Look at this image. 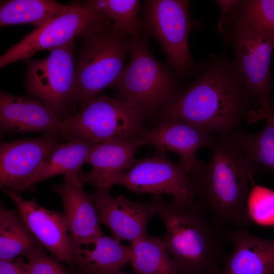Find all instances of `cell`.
<instances>
[{"instance_id":"1","label":"cell","mask_w":274,"mask_h":274,"mask_svg":"<svg viewBox=\"0 0 274 274\" xmlns=\"http://www.w3.org/2000/svg\"><path fill=\"white\" fill-rule=\"evenodd\" d=\"M256 106L232 60L222 53L210 55L198 77L160 111L161 117L178 119L211 133L233 134L245 119L265 118L266 112Z\"/></svg>"},{"instance_id":"2","label":"cell","mask_w":274,"mask_h":274,"mask_svg":"<svg viewBox=\"0 0 274 274\" xmlns=\"http://www.w3.org/2000/svg\"><path fill=\"white\" fill-rule=\"evenodd\" d=\"M235 134L214 135L210 160L199 161L189 175L197 200L217 225L247 228L252 223L247 208L252 181L262 170L243 151Z\"/></svg>"},{"instance_id":"3","label":"cell","mask_w":274,"mask_h":274,"mask_svg":"<svg viewBox=\"0 0 274 274\" xmlns=\"http://www.w3.org/2000/svg\"><path fill=\"white\" fill-rule=\"evenodd\" d=\"M151 199L164 225L162 238L179 274H220L227 230L209 218L197 200L166 201L159 195Z\"/></svg>"},{"instance_id":"4","label":"cell","mask_w":274,"mask_h":274,"mask_svg":"<svg viewBox=\"0 0 274 274\" xmlns=\"http://www.w3.org/2000/svg\"><path fill=\"white\" fill-rule=\"evenodd\" d=\"M147 37L142 33L131 38L130 60L116 84L119 98L144 119L160 111L182 90L178 77L151 53Z\"/></svg>"},{"instance_id":"5","label":"cell","mask_w":274,"mask_h":274,"mask_svg":"<svg viewBox=\"0 0 274 274\" xmlns=\"http://www.w3.org/2000/svg\"><path fill=\"white\" fill-rule=\"evenodd\" d=\"M83 40L76 67L74 96V101L80 106L116 84L131 45V37L112 24Z\"/></svg>"},{"instance_id":"6","label":"cell","mask_w":274,"mask_h":274,"mask_svg":"<svg viewBox=\"0 0 274 274\" xmlns=\"http://www.w3.org/2000/svg\"><path fill=\"white\" fill-rule=\"evenodd\" d=\"M225 43L231 46L232 62L249 93L260 109L273 111L270 61L274 49V31L233 21L218 23Z\"/></svg>"},{"instance_id":"7","label":"cell","mask_w":274,"mask_h":274,"mask_svg":"<svg viewBox=\"0 0 274 274\" xmlns=\"http://www.w3.org/2000/svg\"><path fill=\"white\" fill-rule=\"evenodd\" d=\"M144 118L119 98L98 96L80 106L78 113L61 120L58 132L66 140L92 144L142 138Z\"/></svg>"},{"instance_id":"8","label":"cell","mask_w":274,"mask_h":274,"mask_svg":"<svg viewBox=\"0 0 274 274\" xmlns=\"http://www.w3.org/2000/svg\"><path fill=\"white\" fill-rule=\"evenodd\" d=\"M111 24L109 19L81 2L69 5L61 13L41 27L33 29L1 55L0 68L17 61H27L38 51H50L74 40L77 36L83 39Z\"/></svg>"},{"instance_id":"9","label":"cell","mask_w":274,"mask_h":274,"mask_svg":"<svg viewBox=\"0 0 274 274\" xmlns=\"http://www.w3.org/2000/svg\"><path fill=\"white\" fill-rule=\"evenodd\" d=\"M145 4L142 33L154 37L161 45L173 72L178 77L185 76L195 65L188 43L190 2L149 0Z\"/></svg>"},{"instance_id":"10","label":"cell","mask_w":274,"mask_h":274,"mask_svg":"<svg viewBox=\"0 0 274 274\" xmlns=\"http://www.w3.org/2000/svg\"><path fill=\"white\" fill-rule=\"evenodd\" d=\"M74 40L50 51L42 59L27 61L25 85L28 92L60 119L74 101Z\"/></svg>"},{"instance_id":"11","label":"cell","mask_w":274,"mask_h":274,"mask_svg":"<svg viewBox=\"0 0 274 274\" xmlns=\"http://www.w3.org/2000/svg\"><path fill=\"white\" fill-rule=\"evenodd\" d=\"M166 152L156 151L151 157L136 159L132 166L112 182L137 193L168 195L173 200L188 202L196 196L188 172L170 160Z\"/></svg>"},{"instance_id":"12","label":"cell","mask_w":274,"mask_h":274,"mask_svg":"<svg viewBox=\"0 0 274 274\" xmlns=\"http://www.w3.org/2000/svg\"><path fill=\"white\" fill-rule=\"evenodd\" d=\"M108 189L96 188L91 194L100 223L110 230L112 236L131 244L149 235L147 226L156 216L151 199L147 202L131 201L123 195L114 198Z\"/></svg>"},{"instance_id":"13","label":"cell","mask_w":274,"mask_h":274,"mask_svg":"<svg viewBox=\"0 0 274 274\" xmlns=\"http://www.w3.org/2000/svg\"><path fill=\"white\" fill-rule=\"evenodd\" d=\"M1 189L12 200L16 211L42 247L60 262L72 265V243L63 214L44 208L33 199L25 200L11 190Z\"/></svg>"},{"instance_id":"14","label":"cell","mask_w":274,"mask_h":274,"mask_svg":"<svg viewBox=\"0 0 274 274\" xmlns=\"http://www.w3.org/2000/svg\"><path fill=\"white\" fill-rule=\"evenodd\" d=\"M80 171L65 174L62 183L51 187L52 190L61 198L72 253L73 251L92 243L104 235L91 196L84 190V184L78 177Z\"/></svg>"},{"instance_id":"15","label":"cell","mask_w":274,"mask_h":274,"mask_svg":"<svg viewBox=\"0 0 274 274\" xmlns=\"http://www.w3.org/2000/svg\"><path fill=\"white\" fill-rule=\"evenodd\" d=\"M55 133L5 142L0 147V187L17 193L59 144Z\"/></svg>"},{"instance_id":"16","label":"cell","mask_w":274,"mask_h":274,"mask_svg":"<svg viewBox=\"0 0 274 274\" xmlns=\"http://www.w3.org/2000/svg\"><path fill=\"white\" fill-rule=\"evenodd\" d=\"M214 135L176 118L161 117L156 126L146 131L143 140L145 145L156 151H173L180 157L179 164L189 174L198 165L197 150L209 147Z\"/></svg>"},{"instance_id":"17","label":"cell","mask_w":274,"mask_h":274,"mask_svg":"<svg viewBox=\"0 0 274 274\" xmlns=\"http://www.w3.org/2000/svg\"><path fill=\"white\" fill-rule=\"evenodd\" d=\"M61 119L38 99L0 92V129L8 133L58 134Z\"/></svg>"},{"instance_id":"18","label":"cell","mask_w":274,"mask_h":274,"mask_svg":"<svg viewBox=\"0 0 274 274\" xmlns=\"http://www.w3.org/2000/svg\"><path fill=\"white\" fill-rule=\"evenodd\" d=\"M144 145L143 138L95 144L86 160L91 171L80 170L78 177L84 184L110 189L113 180L132 166L137 159L134 157L137 150Z\"/></svg>"},{"instance_id":"19","label":"cell","mask_w":274,"mask_h":274,"mask_svg":"<svg viewBox=\"0 0 274 274\" xmlns=\"http://www.w3.org/2000/svg\"><path fill=\"white\" fill-rule=\"evenodd\" d=\"M226 233L233 249L220 274H274V239L260 238L247 228Z\"/></svg>"},{"instance_id":"20","label":"cell","mask_w":274,"mask_h":274,"mask_svg":"<svg viewBox=\"0 0 274 274\" xmlns=\"http://www.w3.org/2000/svg\"><path fill=\"white\" fill-rule=\"evenodd\" d=\"M131 250L130 245L104 234L73 251L71 266L78 274H112L129 262Z\"/></svg>"},{"instance_id":"21","label":"cell","mask_w":274,"mask_h":274,"mask_svg":"<svg viewBox=\"0 0 274 274\" xmlns=\"http://www.w3.org/2000/svg\"><path fill=\"white\" fill-rule=\"evenodd\" d=\"M94 145L80 140L59 143L42 161L22 192L55 176L81 170Z\"/></svg>"},{"instance_id":"22","label":"cell","mask_w":274,"mask_h":274,"mask_svg":"<svg viewBox=\"0 0 274 274\" xmlns=\"http://www.w3.org/2000/svg\"><path fill=\"white\" fill-rule=\"evenodd\" d=\"M43 248L27 228L16 211L0 206V260L25 258Z\"/></svg>"},{"instance_id":"23","label":"cell","mask_w":274,"mask_h":274,"mask_svg":"<svg viewBox=\"0 0 274 274\" xmlns=\"http://www.w3.org/2000/svg\"><path fill=\"white\" fill-rule=\"evenodd\" d=\"M67 7L52 0L1 1L0 26L31 24L37 29Z\"/></svg>"},{"instance_id":"24","label":"cell","mask_w":274,"mask_h":274,"mask_svg":"<svg viewBox=\"0 0 274 274\" xmlns=\"http://www.w3.org/2000/svg\"><path fill=\"white\" fill-rule=\"evenodd\" d=\"M129 260L138 274H179L162 237L148 236L132 243Z\"/></svg>"},{"instance_id":"25","label":"cell","mask_w":274,"mask_h":274,"mask_svg":"<svg viewBox=\"0 0 274 274\" xmlns=\"http://www.w3.org/2000/svg\"><path fill=\"white\" fill-rule=\"evenodd\" d=\"M94 12L112 21V26L131 38L142 32L138 0H89L82 2Z\"/></svg>"},{"instance_id":"26","label":"cell","mask_w":274,"mask_h":274,"mask_svg":"<svg viewBox=\"0 0 274 274\" xmlns=\"http://www.w3.org/2000/svg\"><path fill=\"white\" fill-rule=\"evenodd\" d=\"M264 128L257 133L245 134L241 131L235 134L242 149L262 171L274 172V112H266Z\"/></svg>"},{"instance_id":"27","label":"cell","mask_w":274,"mask_h":274,"mask_svg":"<svg viewBox=\"0 0 274 274\" xmlns=\"http://www.w3.org/2000/svg\"><path fill=\"white\" fill-rule=\"evenodd\" d=\"M224 21L241 22L274 31V0H236L218 22Z\"/></svg>"},{"instance_id":"28","label":"cell","mask_w":274,"mask_h":274,"mask_svg":"<svg viewBox=\"0 0 274 274\" xmlns=\"http://www.w3.org/2000/svg\"><path fill=\"white\" fill-rule=\"evenodd\" d=\"M247 208L252 222L265 227H274V190L252 181Z\"/></svg>"},{"instance_id":"29","label":"cell","mask_w":274,"mask_h":274,"mask_svg":"<svg viewBox=\"0 0 274 274\" xmlns=\"http://www.w3.org/2000/svg\"><path fill=\"white\" fill-rule=\"evenodd\" d=\"M22 261L27 274H72L60 264L57 259L48 255L43 248L27 255Z\"/></svg>"},{"instance_id":"30","label":"cell","mask_w":274,"mask_h":274,"mask_svg":"<svg viewBox=\"0 0 274 274\" xmlns=\"http://www.w3.org/2000/svg\"><path fill=\"white\" fill-rule=\"evenodd\" d=\"M21 257L12 261L0 260V274H27Z\"/></svg>"},{"instance_id":"31","label":"cell","mask_w":274,"mask_h":274,"mask_svg":"<svg viewBox=\"0 0 274 274\" xmlns=\"http://www.w3.org/2000/svg\"><path fill=\"white\" fill-rule=\"evenodd\" d=\"M112 274H138L135 272H134V273H130V272H125V271H119L118 272H115V273H112Z\"/></svg>"}]
</instances>
